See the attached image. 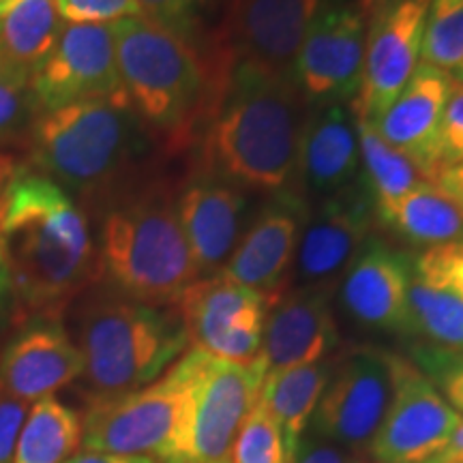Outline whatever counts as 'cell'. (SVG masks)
Listing matches in <instances>:
<instances>
[{
  "label": "cell",
  "mask_w": 463,
  "mask_h": 463,
  "mask_svg": "<svg viewBox=\"0 0 463 463\" xmlns=\"http://www.w3.org/2000/svg\"><path fill=\"white\" fill-rule=\"evenodd\" d=\"M0 241L17 300L58 317L101 275L89 223L61 184L42 172H17L0 195Z\"/></svg>",
  "instance_id": "obj_1"
},
{
  "label": "cell",
  "mask_w": 463,
  "mask_h": 463,
  "mask_svg": "<svg viewBox=\"0 0 463 463\" xmlns=\"http://www.w3.org/2000/svg\"><path fill=\"white\" fill-rule=\"evenodd\" d=\"M307 116L294 78L234 65L202 133L204 172L241 189L289 191Z\"/></svg>",
  "instance_id": "obj_2"
},
{
  "label": "cell",
  "mask_w": 463,
  "mask_h": 463,
  "mask_svg": "<svg viewBox=\"0 0 463 463\" xmlns=\"http://www.w3.org/2000/svg\"><path fill=\"white\" fill-rule=\"evenodd\" d=\"M120 86L144 129L170 150L204 133L234 62L215 43L206 52L144 15L112 22Z\"/></svg>",
  "instance_id": "obj_3"
},
{
  "label": "cell",
  "mask_w": 463,
  "mask_h": 463,
  "mask_svg": "<svg viewBox=\"0 0 463 463\" xmlns=\"http://www.w3.org/2000/svg\"><path fill=\"white\" fill-rule=\"evenodd\" d=\"M101 273L123 297L144 305H176L200 279L178 219L176 200L161 187L116 202L101 223Z\"/></svg>",
  "instance_id": "obj_4"
},
{
  "label": "cell",
  "mask_w": 463,
  "mask_h": 463,
  "mask_svg": "<svg viewBox=\"0 0 463 463\" xmlns=\"http://www.w3.org/2000/svg\"><path fill=\"white\" fill-rule=\"evenodd\" d=\"M78 337L90 402L153 384L189 350L176 307L144 305L127 297L92 300L80 317Z\"/></svg>",
  "instance_id": "obj_5"
},
{
  "label": "cell",
  "mask_w": 463,
  "mask_h": 463,
  "mask_svg": "<svg viewBox=\"0 0 463 463\" xmlns=\"http://www.w3.org/2000/svg\"><path fill=\"white\" fill-rule=\"evenodd\" d=\"M144 150V125L125 92L43 112L33 131V159L62 189L103 194Z\"/></svg>",
  "instance_id": "obj_6"
},
{
  "label": "cell",
  "mask_w": 463,
  "mask_h": 463,
  "mask_svg": "<svg viewBox=\"0 0 463 463\" xmlns=\"http://www.w3.org/2000/svg\"><path fill=\"white\" fill-rule=\"evenodd\" d=\"M189 395V364L183 354L153 384L129 395L90 402L82 420L84 450L170 463L181 442Z\"/></svg>",
  "instance_id": "obj_7"
},
{
  "label": "cell",
  "mask_w": 463,
  "mask_h": 463,
  "mask_svg": "<svg viewBox=\"0 0 463 463\" xmlns=\"http://www.w3.org/2000/svg\"><path fill=\"white\" fill-rule=\"evenodd\" d=\"M189 410L170 463H230L266 378L260 361L230 363L189 347Z\"/></svg>",
  "instance_id": "obj_8"
},
{
  "label": "cell",
  "mask_w": 463,
  "mask_h": 463,
  "mask_svg": "<svg viewBox=\"0 0 463 463\" xmlns=\"http://www.w3.org/2000/svg\"><path fill=\"white\" fill-rule=\"evenodd\" d=\"M391 356L364 345L335 361L309 430L354 455L369 453L391 403Z\"/></svg>",
  "instance_id": "obj_9"
},
{
  "label": "cell",
  "mask_w": 463,
  "mask_h": 463,
  "mask_svg": "<svg viewBox=\"0 0 463 463\" xmlns=\"http://www.w3.org/2000/svg\"><path fill=\"white\" fill-rule=\"evenodd\" d=\"M174 307L189 347L230 363L258 361L266 317L273 307L262 294L219 273L191 283Z\"/></svg>",
  "instance_id": "obj_10"
},
{
  "label": "cell",
  "mask_w": 463,
  "mask_h": 463,
  "mask_svg": "<svg viewBox=\"0 0 463 463\" xmlns=\"http://www.w3.org/2000/svg\"><path fill=\"white\" fill-rule=\"evenodd\" d=\"M392 395L372 449L378 463H425L453 436L461 414L410 358L392 354Z\"/></svg>",
  "instance_id": "obj_11"
},
{
  "label": "cell",
  "mask_w": 463,
  "mask_h": 463,
  "mask_svg": "<svg viewBox=\"0 0 463 463\" xmlns=\"http://www.w3.org/2000/svg\"><path fill=\"white\" fill-rule=\"evenodd\" d=\"M367 14L358 5H320L298 52L294 82L307 106L350 103L363 78Z\"/></svg>",
  "instance_id": "obj_12"
},
{
  "label": "cell",
  "mask_w": 463,
  "mask_h": 463,
  "mask_svg": "<svg viewBox=\"0 0 463 463\" xmlns=\"http://www.w3.org/2000/svg\"><path fill=\"white\" fill-rule=\"evenodd\" d=\"M431 0H384L367 28L363 78L350 112L375 120L397 99L419 67L422 33Z\"/></svg>",
  "instance_id": "obj_13"
},
{
  "label": "cell",
  "mask_w": 463,
  "mask_h": 463,
  "mask_svg": "<svg viewBox=\"0 0 463 463\" xmlns=\"http://www.w3.org/2000/svg\"><path fill=\"white\" fill-rule=\"evenodd\" d=\"M322 0H228L213 37L234 65L294 78L298 52Z\"/></svg>",
  "instance_id": "obj_14"
},
{
  "label": "cell",
  "mask_w": 463,
  "mask_h": 463,
  "mask_svg": "<svg viewBox=\"0 0 463 463\" xmlns=\"http://www.w3.org/2000/svg\"><path fill=\"white\" fill-rule=\"evenodd\" d=\"M31 86L39 114L123 92L112 24H65Z\"/></svg>",
  "instance_id": "obj_15"
},
{
  "label": "cell",
  "mask_w": 463,
  "mask_h": 463,
  "mask_svg": "<svg viewBox=\"0 0 463 463\" xmlns=\"http://www.w3.org/2000/svg\"><path fill=\"white\" fill-rule=\"evenodd\" d=\"M375 222L367 184L322 202L309 211L300 232L292 279L297 288H328L354 262Z\"/></svg>",
  "instance_id": "obj_16"
},
{
  "label": "cell",
  "mask_w": 463,
  "mask_h": 463,
  "mask_svg": "<svg viewBox=\"0 0 463 463\" xmlns=\"http://www.w3.org/2000/svg\"><path fill=\"white\" fill-rule=\"evenodd\" d=\"M309 211L294 191L275 194L242 234L222 275L275 305L292 281L298 239Z\"/></svg>",
  "instance_id": "obj_17"
},
{
  "label": "cell",
  "mask_w": 463,
  "mask_h": 463,
  "mask_svg": "<svg viewBox=\"0 0 463 463\" xmlns=\"http://www.w3.org/2000/svg\"><path fill=\"white\" fill-rule=\"evenodd\" d=\"M364 184L356 120L347 103L317 106L307 116L289 191L314 208Z\"/></svg>",
  "instance_id": "obj_18"
},
{
  "label": "cell",
  "mask_w": 463,
  "mask_h": 463,
  "mask_svg": "<svg viewBox=\"0 0 463 463\" xmlns=\"http://www.w3.org/2000/svg\"><path fill=\"white\" fill-rule=\"evenodd\" d=\"M339 345L331 289L294 288L270 307L258 361L264 373L326 361Z\"/></svg>",
  "instance_id": "obj_19"
},
{
  "label": "cell",
  "mask_w": 463,
  "mask_h": 463,
  "mask_svg": "<svg viewBox=\"0 0 463 463\" xmlns=\"http://www.w3.org/2000/svg\"><path fill=\"white\" fill-rule=\"evenodd\" d=\"M84 358L58 317L39 316L7 345L0 358V392L37 403L54 397L73 380L82 378Z\"/></svg>",
  "instance_id": "obj_20"
},
{
  "label": "cell",
  "mask_w": 463,
  "mask_h": 463,
  "mask_svg": "<svg viewBox=\"0 0 463 463\" xmlns=\"http://www.w3.org/2000/svg\"><path fill=\"white\" fill-rule=\"evenodd\" d=\"M412 277L414 258L372 236L341 277V305L364 328L405 335Z\"/></svg>",
  "instance_id": "obj_21"
},
{
  "label": "cell",
  "mask_w": 463,
  "mask_h": 463,
  "mask_svg": "<svg viewBox=\"0 0 463 463\" xmlns=\"http://www.w3.org/2000/svg\"><path fill=\"white\" fill-rule=\"evenodd\" d=\"M176 211L200 277L222 273L242 239L245 189L202 172L178 195Z\"/></svg>",
  "instance_id": "obj_22"
},
{
  "label": "cell",
  "mask_w": 463,
  "mask_h": 463,
  "mask_svg": "<svg viewBox=\"0 0 463 463\" xmlns=\"http://www.w3.org/2000/svg\"><path fill=\"white\" fill-rule=\"evenodd\" d=\"M455 78L442 69L419 65L397 99L372 120L375 131L419 165L427 183L436 181L439 120L453 92Z\"/></svg>",
  "instance_id": "obj_23"
},
{
  "label": "cell",
  "mask_w": 463,
  "mask_h": 463,
  "mask_svg": "<svg viewBox=\"0 0 463 463\" xmlns=\"http://www.w3.org/2000/svg\"><path fill=\"white\" fill-rule=\"evenodd\" d=\"M333 361H317L269 373L262 382L260 402L281 433L288 463L297 453L300 439L309 431L311 419L324 386L331 378Z\"/></svg>",
  "instance_id": "obj_24"
},
{
  "label": "cell",
  "mask_w": 463,
  "mask_h": 463,
  "mask_svg": "<svg viewBox=\"0 0 463 463\" xmlns=\"http://www.w3.org/2000/svg\"><path fill=\"white\" fill-rule=\"evenodd\" d=\"M65 24L54 0H0V62L33 80Z\"/></svg>",
  "instance_id": "obj_25"
},
{
  "label": "cell",
  "mask_w": 463,
  "mask_h": 463,
  "mask_svg": "<svg viewBox=\"0 0 463 463\" xmlns=\"http://www.w3.org/2000/svg\"><path fill=\"white\" fill-rule=\"evenodd\" d=\"M375 219L403 241L427 249L463 241V206L433 183H422L392 206L375 211Z\"/></svg>",
  "instance_id": "obj_26"
},
{
  "label": "cell",
  "mask_w": 463,
  "mask_h": 463,
  "mask_svg": "<svg viewBox=\"0 0 463 463\" xmlns=\"http://www.w3.org/2000/svg\"><path fill=\"white\" fill-rule=\"evenodd\" d=\"M82 444V420L56 397L39 399L17 438L9 463H62Z\"/></svg>",
  "instance_id": "obj_27"
},
{
  "label": "cell",
  "mask_w": 463,
  "mask_h": 463,
  "mask_svg": "<svg viewBox=\"0 0 463 463\" xmlns=\"http://www.w3.org/2000/svg\"><path fill=\"white\" fill-rule=\"evenodd\" d=\"M356 120L358 153H361L363 178L373 200V211L389 208L403 198L405 194L427 183L419 165L392 148L384 137L375 131L372 120Z\"/></svg>",
  "instance_id": "obj_28"
},
{
  "label": "cell",
  "mask_w": 463,
  "mask_h": 463,
  "mask_svg": "<svg viewBox=\"0 0 463 463\" xmlns=\"http://www.w3.org/2000/svg\"><path fill=\"white\" fill-rule=\"evenodd\" d=\"M405 335L427 339L431 345L463 350V300L455 294L412 277L405 309Z\"/></svg>",
  "instance_id": "obj_29"
},
{
  "label": "cell",
  "mask_w": 463,
  "mask_h": 463,
  "mask_svg": "<svg viewBox=\"0 0 463 463\" xmlns=\"http://www.w3.org/2000/svg\"><path fill=\"white\" fill-rule=\"evenodd\" d=\"M422 65L455 71L463 62V0H431L420 45Z\"/></svg>",
  "instance_id": "obj_30"
},
{
  "label": "cell",
  "mask_w": 463,
  "mask_h": 463,
  "mask_svg": "<svg viewBox=\"0 0 463 463\" xmlns=\"http://www.w3.org/2000/svg\"><path fill=\"white\" fill-rule=\"evenodd\" d=\"M230 463H288L281 433L260 399L236 438Z\"/></svg>",
  "instance_id": "obj_31"
},
{
  "label": "cell",
  "mask_w": 463,
  "mask_h": 463,
  "mask_svg": "<svg viewBox=\"0 0 463 463\" xmlns=\"http://www.w3.org/2000/svg\"><path fill=\"white\" fill-rule=\"evenodd\" d=\"M410 361L430 378L450 408L463 416V350L422 344L412 347Z\"/></svg>",
  "instance_id": "obj_32"
},
{
  "label": "cell",
  "mask_w": 463,
  "mask_h": 463,
  "mask_svg": "<svg viewBox=\"0 0 463 463\" xmlns=\"http://www.w3.org/2000/svg\"><path fill=\"white\" fill-rule=\"evenodd\" d=\"M34 114L39 109L31 78L0 62V140L24 129Z\"/></svg>",
  "instance_id": "obj_33"
},
{
  "label": "cell",
  "mask_w": 463,
  "mask_h": 463,
  "mask_svg": "<svg viewBox=\"0 0 463 463\" xmlns=\"http://www.w3.org/2000/svg\"><path fill=\"white\" fill-rule=\"evenodd\" d=\"M463 161V84L457 82L450 92L436 142V178L449 167ZM436 183V181H433Z\"/></svg>",
  "instance_id": "obj_34"
},
{
  "label": "cell",
  "mask_w": 463,
  "mask_h": 463,
  "mask_svg": "<svg viewBox=\"0 0 463 463\" xmlns=\"http://www.w3.org/2000/svg\"><path fill=\"white\" fill-rule=\"evenodd\" d=\"M67 24H112L140 15L136 0H54Z\"/></svg>",
  "instance_id": "obj_35"
},
{
  "label": "cell",
  "mask_w": 463,
  "mask_h": 463,
  "mask_svg": "<svg viewBox=\"0 0 463 463\" xmlns=\"http://www.w3.org/2000/svg\"><path fill=\"white\" fill-rule=\"evenodd\" d=\"M208 0H136L140 15L194 42V28Z\"/></svg>",
  "instance_id": "obj_36"
},
{
  "label": "cell",
  "mask_w": 463,
  "mask_h": 463,
  "mask_svg": "<svg viewBox=\"0 0 463 463\" xmlns=\"http://www.w3.org/2000/svg\"><path fill=\"white\" fill-rule=\"evenodd\" d=\"M28 416V403L0 392V463H9Z\"/></svg>",
  "instance_id": "obj_37"
},
{
  "label": "cell",
  "mask_w": 463,
  "mask_h": 463,
  "mask_svg": "<svg viewBox=\"0 0 463 463\" xmlns=\"http://www.w3.org/2000/svg\"><path fill=\"white\" fill-rule=\"evenodd\" d=\"M361 455H354L331 439L317 436L316 431H307L300 439L297 453L292 455L289 463H356Z\"/></svg>",
  "instance_id": "obj_38"
},
{
  "label": "cell",
  "mask_w": 463,
  "mask_h": 463,
  "mask_svg": "<svg viewBox=\"0 0 463 463\" xmlns=\"http://www.w3.org/2000/svg\"><path fill=\"white\" fill-rule=\"evenodd\" d=\"M425 463H463V416L449 442Z\"/></svg>",
  "instance_id": "obj_39"
},
{
  "label": "cell",
  "mask_w": 463,
  "mask_h": 463,
  "mask_svg": "<svg viewBox=\"0 0 463 463\" xmlns=\"http://www.w3.org/2000/svg\"><path fill=\"white\" fill-rule=\"evenodd\" d=\"M433 184H438L444 194L450 195V198L459 202L463 206V161L453 167H449V170H444Z\"/></svg>",
  "instance_id": "obj_40"
},
{
  "label": "cell",
  "mask_w": 463,
  "mask_h": 463,
  "mask_svg": "<svg viewBox=\"0 0 463 463\" xmlns=\"http://www.w3.org/2000/svg\"><path fill=\"white\" fill-rule=\"evenodd\" d=\"M62 463H157L150 457H127V455H108V453H92V450H82L80 455L69 457Z\"/></svg>",
  "instance_id": "obj_41"
},
{
  "label": "cell",
  "mask_w": 463,
  "mask_h": 463,
  "mask_svg": "<svg viewBox=\"0 0 463 463\" xmlns=\"http://www.w3.org/2000/svg\"><path fill=\"white\" fill-rule=\"evenodd\" d=\"M7 288H9V270H7V262H5L3 241H0V300H3Z\"/></svg>",
  "instance_id": "obj_42"
},
{
  "label": "cell",
  "mask_w": 463,
  "mask_h": 463,
  "mask_svg": "<svg viewBox=\"0 0 463 463\" xmlns=\"http://www.w3.org/2000/svg\"><path fill=\"white\" fill-rule=\"evenodd\" d=\"M11 176H14V167H11V161L0 155V195H3V191H5V187H7Z\"/></svg>",
  "instance_id": "obj_43"
},
{
  "label": "cell",
  "mask_w": 463,
  "mask_h": 463,
  "mask_svg": "<svg viewBox=\"0 0 463 463\" xmlns=\"http://www.w3.org/2000/svg\"><path fill=\"white\" fill-rule=\"evenodd\" d=\"M358 7H361L363 11H364V14H373V11L375 9H378L380 7V5H382V0H358Z\"/></svg>",
  "instance_id": "obj_44"
},
{
  "label": "cell",
  "mask_w": 463,
  "mask_h": 463,
  "mask_svg": "<svg viewBox=\"0 0 463 463\" xmlns=\"http://www.w3.org/2000/svg\"><path fill=\"white\" fill-rule=\"evenodd\" d=\"M455 80H457V82H461V84H463V62H461L459 67L455 69Z\"/></svg>",
  "instance_id": "obj_45"
},
{
  "label": "cell",
  "mask_w": 463,
  "mask_h": 463,
  "mask_svg": "<svg viewBox=\"0 0 463 463\" xmlns=\"http://www.w3.org/2000/svg\"><path fill=\"white\" fill-rule=\"evenodd\" d=\"M356 463H378V461H373V459H364V457H361V459H358Z\"/></svg>",
  "instance_id": "obj_46"
},
{
  "label": "cell",
  "mask_w": 463,
  "mask_h": 463,
  "mask_svg": "<svg viewBox=\"0 0 463 463\" xmlns=\"http://www.w3.org/2000/svg\"><path fill=\"white\" fill-rule=\"evenodd\" d=\"M382 3H384V0H382Z\"/></svg>",
  "instance_id": "obj_47"
}]
</instances>
